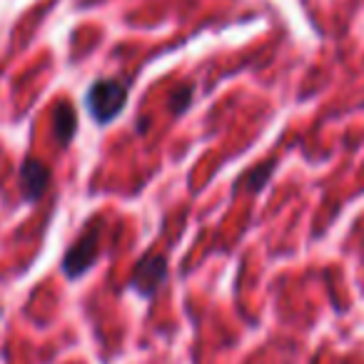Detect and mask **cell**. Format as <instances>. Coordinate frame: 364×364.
<instances>
[{
  "instance_id": "1",
  "label": "cell",
  "mask_w": 364,
  "mask_h": 364,
  "mask_svg": "<svg viewBox=\"0 0 364 364\" xmlns=\"http://www.w3.org/2000/svg\"><path fill=\"white\" fill-rule=\"evenodd\" d=\"M127 105V85L117 77H100L85 92V107L97 125H110Z\"/></svg>"
},
{
  "instance_id": "2",
  "label": "cell",
  "mask_w": 364,
  "mask_h": 364,
  "mask_svg": "<svg viewBox=\"0 0 364 364\" xmlns=\"http://www.w3.org/2000/svg\"><path fill=\"white\" fill-rule=\"evenodd\" d=\"M100 235H102V225L100 220H95L68 247L65 257H63V274L68 279H80L97 262V257H100Z\"/></svg>"
},
{
  "instance_id": "3",
  "label": "cell",
  "mask_w": 364,
  "mask_h": 364,
  "mask_svg": "<svg viewBox=\"0 0 364 364\" xmlns=\"http://www.w3.org/2000/svg\"><path fill=\"white\" fill-rule=\"evenodd\" d=\"M167 277V257L162 252H150L137 262L135 274L130 279V287L140 297H152L162 287Z\"/></svg>"
},
{
  "instance_id": "4",
  "label": "cell",
  "mask_w": 364,
  "mask_h": 364,
  "mask_svg": "<svg viewBox=\"0 0 364 364\" xmlns=\"http://www.w3.org/2000/svg\"><path fill=\"white\" fill-rule=\"evenodd\" d=\"M53 172L46 162L36 160V157H28L21 167V190H23V200L28 205L38 203V200L46 195V190L50 188Z\"/></svg>"
},
{
  "instance_id": "5",
  "label": "cell",
  "mask_w": 364,
  "mask_h": 364,
  "mask_svg": "<svg viewBox=\"0 0 364 364\" xmlns=\"http://www.w3.org/2000/svg\"><path fill=\"white\" fill-rule=\"evenodd\" d=\"M53 127H55V137H58V145L60 147H68L73 142L77 132V115L68 102L58 105L55 110V120H53Z\"/></svg>"
},
{
  "instance_id": "6",
  "label": "cell",
  "mask_w": 364,
  "mask_h": 364,
  "mask_svg": "<svg viewBox=\"0 0 364 364\" xmlns=\"http://www.w3.org/2000/svg\"><path fill=\"white\" fill-rule=\"evenodd\" d=\"M274 165H277V162L269 160L267 165L252 167V170H250L247 175L240 177V185H242V188H247L250 193H259V190H262L264 185L269 182V177L274 175Z\"/></svg>"
},
{
  "instance_id": "7",
  "label": "cell",
  "mask_w": 364,
  "mask_h": 364,
  "mask_svg": "<svg viewBox=\"0 0 364 364\" xmlns=\"http://www.w3.org/2000/svg\"><path fill=\"white\" fill-rule=\"evenodd\" d=\"M190 102H193V87L185 85V87H177L175 90V95H172V100H170V107L175 115H180V112L188 110Z\"/></svg>"
}]
</instances>
